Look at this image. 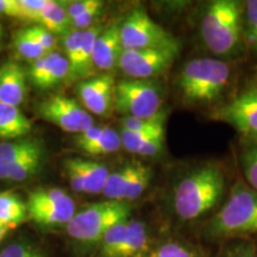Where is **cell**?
I'll return each instance as SVG.
<instances>
[{"label": "cell", "mask_w": 257, "mask_h": 257, "mask_svg": "<svg viewBox=\"0 0 257 257\" xmlns=\"http://www.w3.org/2000/svg\"><path fill=\"white\" fill-rule=\"evenodd\" d=\"M10 165L0 161V180H9Z\"/></svg>", "instance_id": "obj_43"}, {"label": "cell", "mask_w": 257, "mask_h": 257, "mask_svg": "<svg viewBox=\"0 0 257 257\" xmlns=\"http://www.w3.org/2000/svg\"><path fill=\"white\" fill-rule=\"evenodd\" d=\"M0 257H47L43 250L30 243L16 242L0 251Z\"/></svg>", "instance_id": "obj_34"}, {"label": "cell", "mask_w": 257, "mask_h": 257, "mask_svg": "<svg viewBox=\"0 0 257 257\" xmlns=\"http://www.w3.org/2000/svg\"><path fill=\"white\" fill-rule=\"evenodd\" d=\"M32 128L31 120L21 108L0 102V138L15 141L27 136Z\"/></svg>", "instance_id": "obj_16"}, {"label": "cell", "mask_w": 257, "mask_h": 257, "mask_svg": "<svg viewBox=\"0 0 257 257\" xmlns=\"http://www.w3.org/2000/svg\"><path fill=\"white\" fill-rule=\"evenodd\" d=\"M205 233L216 239L257 233V191L238 180L223 207L207 223Z\"/></svg>", "instance_id": "obj_4"}, {"label": "cell", "mask_w": 257, "mask_h": 257, "mask_svg": "<svg viewBox=\"0 0 257 257\" xmlns=\"http://www.w3.org/2000/svg\"><path fill=\"white\" fill-rule=\"evenodd\" d=\"M218 257H257V248L251 243L238 242L225 248Z\"/></svg>", "instance_id": "obj_38"}, {"label": "cell", "mask_w": 257, "mask_h": 257, "mask_svg": "<svg viewBox=\"0 0 257 257\" xmlns=\"http://www.w3.org/2000/svg\"><path fill=\"white\" fill-rule=\"evenodd\" d=\"M104 128H105V126H102V125L94 124L92 127H89L88 130H86L81 134L76 135V138H75L76 146H78L79 149H81V148L93 143L94 141H96L99 137L101 136Z\"/></svg>", "instance_id": "obj_41"}, {"label": "cell", "mask_w": 257, "mask_h": 257, "mask_svg": "<svg viewBox=\"0 0 257 257\" xmlns=\"http://www.w3.org/2000/svg\"><path fill=\"white\" fill-rule=\"evenodd\" d=\"M225 193V174L216 163L189 170L173 192V208L181 220L199 219L217 206Z\"/></svg>", "instance_id": "obj_1"}, {"label": "cell", "mask_w": 257, "mask_h": 257, "mask_svg": "<svg viewBox=\"0 0 257 257\" xmlns=\"http://www.w3.org/2000/svg\"><path fill=\"white\" fill-rule=\"evenodd\" d=\"M83 31L72 30L68 35L62 37L63 49L66 53V59L68 60L70 66V74L74 72L78 62V57L80 53V47H81ZM69 74V76H70ZM69 79V78H68Z\"/></svg>", "instance_id": "obj_32"}, {"label": "cell", "mask_w": 257, "mask_h": 257, "mask_svg": "<svg viewBox=\"0 0 257 257\" xmlns=\"http://www.w3.org/2000/svg\"><path fill=\"white\" fill-rule=\"evenodd\" d=\"M70 74V66L66 56L59 51H53L48 54V67H47V75L44 80L43 87L42 89H48L55 87L60 82H62L64 79H68Z\"/></svg>", "instance_id": "obj_25"}, {"label": "cell", "mask_w": 257, "mask_h": 257, "mask_svg": "<svg viewBox=\"0 0 257 257\" xmlns=\"http://www.w3.org/2000/svg\"><path fill=\"white\" fill-rule=\"evenodd\" d=\"M24 31L27 32L32 40L36 41L48 54L56 51L57 46H59L57 38L55 35L51 34L46 28L41 27V25H32V27L24 29Z\"/></svg>", "instance_id": "obj_33"}, {"label": "cell", "mask_w": 257, "mask_h": 257, "mask_svg": "<svg viewBox=\"0 0 257 257\" xmlns=\"http://www.w3.org/2000/svg\"><path fill=\"white\" fill-rule=\"evenodd\" d=\"M127 220L120 221V223L113 225V226L110 227V229L107 230V232L104 234L101 242L99 243V245H100L99 255H100V257L115 256L121 242H123L125 232H126Z\"/></svg>", "instance_id": "obj_30"}, {"label": "cell", "mask_w": 257, "mask_h": 257, "mask_svg": "<svg viewBox=\"0 0 257 257\" xmlns=\"http://www.w3.org/2000/svg\"><path fill=\"white\" fill-rule=\"evenodd\" d=\"M167 112L163 110L160 114L153 118H121V130L136 131V133H150V131L165 130Z\"/></svg>", "instance_id": "obj_29"}, {"label": "cell", "mask_w": 257, "mask_h": 257, "mask_svg": "<svg viewBox=\"0 0 257 257\" xmlns=\"http://www.w3.org/2000/svg\"><path fill=\"white\" fill-rule=\"evenodd\" d=\"M43 149L41 142L30 138H19L16 141L0 143V161L14 165L30 154Z\"/></svg>", "instance_id": "obj_22"}, {"label": "cell", "mask_w": 257, "mask_h": 257, "mask_svg": "<svg viewBox=\"0 0 257 257\" xmlns=\"http://www.w3.org/2000/svg\"><path fill=\"white\" fill-rule=\"evenodd\" d=\"M120 40L125 50L180 49L179 41L143 8L133 10L120 22Z\"/></svg>", "instance_id": "obj_6"}, {"label": "cell", "mask_w": 257, "mask_h": 257, "mask_svg": "<svg viewBox=\"0 0 257 257\" xmlns=\"http://www.w3.org/2000/svg\"><path fill=\"white\" fill-rule=\"evenodd\" d=\"M123 50V44L120 40V23L115 22L110 27L104 28V30L96 38L94 51H93L94 69L110 72L118 67Z\"/></svg>", "instance_id": "obj_13"}, {"label": "cell", "mask_w": 257, "mask_h": 257, "mask_svg": "<svg viewBox=\"0 0 257 257\" xmlns=\"http://www.w3.org/2000/svg\"><path fill=\"white\" fill-rule=\"evenodd\" d=\"M105 3L100 2L95 8L89 10V11L85 12V14L79 16V17L74 18L70 21V25H72V30H80L85 31L87 29L94 27L96 24V19L100 17L102 14V9H104Z\"/></svg>", "instance_id": "obj_36"}, {"label": "cell", "mask_w": 257, "mask_h": 257, "mask_svg": "<svg viewBox=\"0 0 257 257\" xmlns=\"http://www.w3.org/2000/svg\"><path fill=\"white\" fill-rule=\"evenodd\" d=\"M153 179V170L143 163L134 161V168L131 173L130 181H128L126 192L124 195V202H128L137 200L141 195L147 191L149 187L150 181Z\"/></svg>", "instance_id": "obj_23"}, {"label": "cell", "mask_w": 257, "mask_h": 257, "mask_svg": "<svg viewBox=\"0 0 257 257\" xmlns=\"http://www.w3.org/2000/svg\"><path fill=\"white\" fill-rule=\"evenodd\" d=\"M0 15L21 19L18 0H0Z\"/></svg>", "instance_id": "obj_42"}, {"label": "cell", "mask_w": 257, "mask_h": 257, "mask_svg": "<svg viewBox=\"0 0 257 257\" xmlns=\"http://www.w3.org/2000/svg\"><path fill=\"white\" fill-rule=\"evenodd\" d=\"M3 37H4V30H3L2 24H0V48H2L3 44Z\"/></svg>", "instance_id": "obj_45"}, {"label": "cell", "mask_w": 257, "mask_h": 257, "mask_svg": "<svg viewBox=\"0 0 257 257\" xmlns=\"http://www.w3.org/2000/svg\"><path fill=\"white\" fill-rule=\"evenodd\" d=\"M180 49L123 50L118 68L128 79L153 80L168 70L179 55Z\"/></svg>", "instance_id": "obj_10"}, {"label": "cell", "mask_w": 257, "mask_h": 257, "mask_svg": "<svg viewBox=\"0 0 257 257\" xmlns=\"http://www.w3.org/2000/svg\"><path fill=\"white\" fill-rule=\"evenodd\" d=\"M10 230H11V227H10L9 225H6V224L0 221V242H2V240L5 238V236L8 234Z\"/></svg>", "instance_id": "obj_44"}, {"label": "cell", "mask_w": 257, "mask_h": 257, "mask_svg": "<svg viewBox=\"0 0 257 257\" xmlns=\"http://www.w3.org/2000/svg\"><path fill=\"white\" fill-rule=\"evenodd\" d=\"M38 114L44 120L69 134H81L94 125L93 115L75 99L54 94L38 105Z\"/></svg>", "instance_id": "obj_9"}, {"label": "cell", "mask_w": 257, "mask_h": 257, "mask_svg": "<svg viewBox=\"0 0 257 257\" xmlns=\"http://www.w3.org/2000/svg\"><path fill=\"white\" fill-rule=\"evenodd\" d=\"M27 202L14 192H0V221L11 229L19 226L28 219Z\"/></svg>", "instance_id": "obj_20"}, {"label": "cell", "mask_w": 257, "mask_h": 257, "mask_svg": "<svg viewBox=\"0 0 257 257\" xmlns=\"http://www.w3.org/2000/svg\"><path fill=\"white\" fill-rule=\"evenodd\" d=\"M230 79L231 68L223 60L198 57L184 64L176 85L186 104L204 106L219 100Z\"/></svg>", "instance_id": "obj_2"}, {"label": "cell", "mask_w": 257, "mask_h": 257, "mask_svg": "<svg viewBox=\"0 0 257 257\" xmlns=\"http://www.w3.org/2000/svg\"><path fill=\"white\" fill-rule=\"evenodd\" d=\"M14 48L16 53L23 60L34 62L38 59H42L47 55V51L42 48L36 41L32 40L27 32L23 30H19L15 34L14 36Z\"/></svg>", "instance_id": "obj_28"}, {"label": "cell", "mask_w": 257, "mask_h": 257, "mask_svg": "<svg viewBox=\"0 0 257 257\" xmlns=\"http://www.w3.org/2000/svg\"><path fill=\"white\" fill-rule=\"evenodd\" d=\"M121 147L120 135L111 126H105L101 136L88 146L81 148L82 152L91 156L108 155L117 153Z\"/></svg>", "instance_id": "obj_26"}, {"label": "cell", "mask_w": 257, "mask_h": 257, "mask_svg": "<svg viewBox=\"0 0 257 257\" xmlns=\"http://www.w3.org/2000/svg\"><path fill=\"white\" fill-rule=\"evenodd\" d=\"M104 30L101 24H95L94 27L83 31L81 47L78 57V62L74 72L70 74V80H85L94 70L93 66V51H94V44L100 32Z\"/></svg>", "instance_id": "obj_17"}, {"label": "cell", "mask_w": 257, "mask_h": 257, "mask_svg": "<svg viewBox=\"0 0 257 257\" xmlns=\"http://www.w3.org/2000/svg\"><path fill=\"white\" fill-rule=\"evenodd\" d=\"M240 166L244 178L249 186L257 191V141L246 140L243 144L242 152L239 155Z\"/></svg>", "instance_id": "obj_27"}, {"label": "cell", "mask_w": 257, "mask_h": 257, "mask_svg": "<svg viewBox=\"0 0 257 257\" xmlns=\"http://www.w3.org/2000/svg\"><path fill=\"white\" fill-rule=\"evenodd\" d=\"M47 3L48 0H18L19 10H21V19L34 22V23L37 24Z\"/></svg>", "instance_id": "obj_35"}, {"label": "cell", "mask_w": 257, "mask_h": 257, "mask_svg": "<svg viewBox=\"0 0 257 257\" xmlns=\"http://www.w3.org/2000/svg\"><path fill=\"white\" fill-rule=\"evenodd\" d=\"M42 162H43V149L30 154L14 165H10L9 180L21 182L30 179L31 176L40 172Z\"/></svg>", "instance_id": "obj_24"}, {"label": "cell", "mask_w": 257, "mask_h": 257, "mask_svg": "<svg viewBox=\"0 0 257 257\" xmlns=\"http://www.w3.org/2000/svg\"><path fill=\"white\" fill-rule=\"evenodd\" d=\"M131 213L128 202L104 200L76 212L66 225L70 238L82 244H99L113 225L127 220Z\"/></svg>", "instance_id": "obj_5"}, {"label": "cell", "mask_w": 257, "mask_h": 257, "mask_svg": "<svg viewBox=\"0 0 257 257\" xmlns=\"http://www.w3.org/2000/svg\"><path fill=\"white\" fill-rule=\"evenodd\" d=\"M244 16H245L246 27L250 42L253 49L257 51V0H249L244 5Z\"/></svg>", "instance_id": "obj_37"}, {"label": "cell", "mask_w": 257, "mask_h": 257, "mask_svg": "<svg viewBox=\"0 0 257 257\" xmlns=\"http://www.w3.org/2000/svg\"><path fill=\"white\" fill-rule=\"evenodd\" d=\"M100 2L101 0H76V2L66 3L67 14H68L69 19L72 21V19L83 15L85 12L95 8Z\"/></svg>", "instance_id": "obj_39"}, {"label": "cell", "mask_w": 257, "mask_h": 257, "mask_svg": "<svg viewBox=\"0 0 257 257\" xmlns=\"http://www.w3.org/2000/svg\"><path fill=\"white\" fill-rule=\"evenodd\" d=\"M148 257H198V252L181 240H168L152 250Z\"/></svg>", "instance_id": "obj_31"}, {"label": "cell", "mask_w": 257, "mask_h": 257, "mask_svg": "<svg viewBox=\"0 0 257 257\" xmlns=\"http://www.w3.org/2000/svg\"><path fill=\"white\" fill-rule=\"evenodd\" d=\"M28 74L19 63L6 62L0 67V102L19 107L27 96Z\"/></svg>", "instance_id": "obj_14"}, {"label": "cell", "mask_w": 257, "mask_h": 257, "mask_svg": "<svg viewBox=\"0 0 257 257\" xmlns=\"http://www.w3.org/2000/svg\"><path fill=\"white\" fill-rule=\"evenodd\" d=\"M213 118L230 124L246 140L257 141V88L248 89L221 106Z\"/></svg>", "instance_id": "obj_11"}, {"label": "cell", "mask_w": 257, "mask_h": 257, "mask_svg": "<svg viewBox=\"0 0 257 257\" xmlns=\"http://www.w3.org/2000/svg\"><path fill=\"white\" fill-rule=\"evenodd\" d=\"M37 25L46 28L51 34L66 36L72 31L70 19L67 14L66 3L48 0L46 8L43 9L38 19Z\"/></svg>", "instance_id": "obj_18"}, {"label": "cell", "mask_w": 257, "mask_h": 257, "mask_svg": "<svg viewBox=\"0 0 257 257\" xmlns=\"http://www.w3.org/2000/svg\"><path fill=\"white\" fill-rule=\"evenodd\" d=\"M150 251L147 225L142 220L128 219L123 242L114 257H148Z\"/></svg>", "instance_id": "obj_15"}, {"label": "cell", "mask_w": 257, "mask_h": 257, "mask_svg": "<svg viewBox=\"0 0 257 257\" xmlns=\"http://www.w3.org/2000/svg\"><path fill=\"white\" fill-rule=\"evenodd\" d=\"M114 108L124 117H156L163 111L161 89L153 80H121L115 85Z\"/></svg>", "instance_id": "obj_7"}, {"label": "cell", "mask_w": 257, "mask_h": 257, "mask_svg": "<svg viewBox=\"0 0 257 257\" xmlns=\"http://www.w3.org/2000/svg\"><path fill=\"white\" fill-rule=\"evenodd\" d=\"M29 219L42 226L67 225L74 217L75 202L61 188H37L29 193Z\"/></svg>", "instance_id": "obj_8"}, {"label": "cell", "mask_w": 257, "mask_h": 257, "mask_svg": "<svg viewBox=\"0 0 257 257\" xmlns=\"http://www.w3.org/2000/svg\"><path fill=\"white\" fill-rule=\"evenodd\" d=\"M115 85L117 82L111 73L81 80L78 85V94L83 107L91 114L100 117L110 114L114 107Z\"/></svg>", "instance_id": "obj_12"}, {"label": "cell", "mask_w": 257, "mask_h": 257, "mask_svg": "<svg viewBox=\"0 0 257 257\" xmlns=\"http://www.w3.org/2000/svg\"><path fill=\"white\" fill-rule=\"evenodd\" d=\"M76 168L79 169L83 181V193L88 194H98L102 192L106 180L110 172L104 163L95 162V161L73 159Z\"/></svg>", "instance_id": "obj_19"}, {"label": "cell", "mask_w": 257, "mask_h": 257, "mask_svg": "<svg viewBox=\"0 0 257 257\" xmlns=\"http://www.w3.org/2000/svg\"><path fill=\"white\" fill-rule=\"evenodd\" d=\"M133 168L134 161L124 165L121 168L114 170L113 173H110L101 192L105 197V200L124 202V195L128 181H130Z\"/></svg>", "instance_id": "obj_21"}, {"label": "cell", "mask_w": 257, "mask_h": 257, "mask_svg": "<svg viewBox=\"0 0 257 257\" xmlns=\"http://www.w3.org/2000/svg\"><path fill=\"white\" fill-rule=\"evenodd\" d=\"M243 5L237 0H214L206 6L200 32L205 46L219 57L238 54L243 37Z\"/></svg>", "instance_id": "obj_3"}, {"label": "cell", "mask_w": 257, "mask_h": 257, "mask_svg": "<svg viewBox=\"0 0 257 257\" xmlns=\"http://www.w3.org/2000/svg\"><path fill=\"white\" fill-rule=\"evenodd\" d=\"M64 169L67 172V176H68L69 184L72 186L73 191L78 193H83V181L80 174L79 169L76 168L75 163H74L73 159H67L63 162Z\"/></svg>", "instance_id": "obj_40"}]
</instances>
